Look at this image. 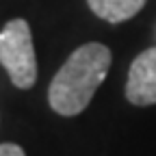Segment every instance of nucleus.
<instances>
[{"mask_svg": "<svg viewBox=\"0 0 156 156\" xmlns=\"http://www.w3.org/2000/svg\"><path fill=\"white\" fill-rule=\"evenodd\" d=\"M111 61L113 54L108 46L100 41L78 46L50 80L48 87L50 108L63 117L80 115L89 106L98 87L104 83L111 69Z\"/></svg>", "mask_w": 156, "mask_h": 156, "instance_id": "f257e3e1", "label": "nucleus"}, {"mask_svg": "<svg viewBox=\"0 0 156 156\" xmlns=\"http://www.w3.org/2000/svg\"><path fill=\"white\" fill-rule=\"evenodd\" d=\"M0 65L17 89H30L37 83V54L30 24L24 17L11 20L0 30Z\"/></svg>", "mask_w": 156, "mask_h": 156, "instance_id": "f03ea898", "label": "nucleus"}, {"mask_svg": "<svg viewBox=\"0 0 156 156\" xmlns=\"http://www.w3.org/2000/svg\"><path fill=\"white\" fill-rule=\"evenodd\" d=\"M124 95L134 106L156 104V46L136 54L130 63Z\"/></svg>", "mask_w": 156, "mask_h": 156, "instance_id": "7ed1b4c3", "label": "nucleus"}, {"mask_svg": "<svg viewBox=\"0 0 156 156\" xmlns=\"http://www.w3.org/2000/svg\"><path fill=\"white\" fill-rule=\"evenodd\" d=\"M147 0H87V5L95 17L104 20L111 24H119L134 17Z\"/></svg>", "mask_w": 156, "mask_h": 156, "instance_id": "20e7f679", "label": "nucleus"}, {"mask_svg": "<svg viewBox=\"0 0 156 156\" xmlns=\"http://www.w3.org/2000/svg\"><path fill=\"white\" fill-rule=\"evenodd\" d=\"M0 156H26V152L17 143H0Z\"/></svg>", "mask_w": 156, "mask_h": 156, "instance_id": "39448f33", "label": "nucleus"}]
</instances>
